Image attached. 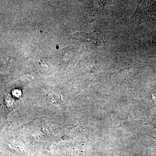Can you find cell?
Wrapping results in <instances>:
<instances>
[{
	"mask_svg": "<svg viewBox=\"0 0 156 156\" xmlns=\"http://www.w3.org/2000/svg\"><path fill=\"white\" fill-rule=\"evenodd\" d=\"M148 1H141L138 5L137 9L133 16L137 17L138 20L142 21V20L148 19V17L151 14V9L149 6L147 5Z\"/></svg>",
	"mask_w": 156,
	"mask_h": 156,
	"instance_id": "obj_1",
	"label": "cell"
}]
</instances>
